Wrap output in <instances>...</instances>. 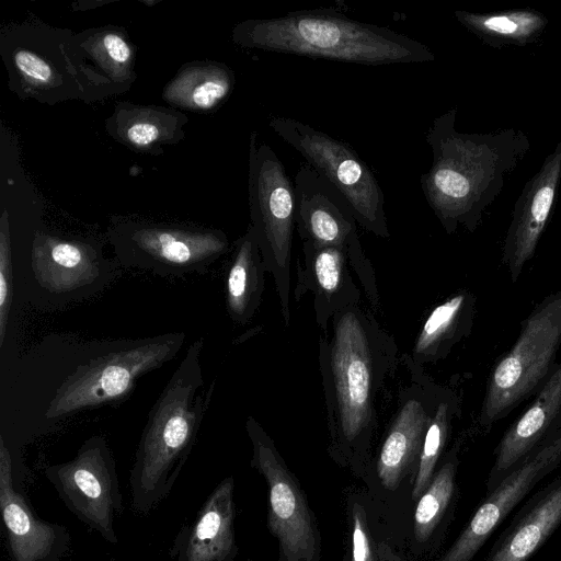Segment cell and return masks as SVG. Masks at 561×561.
<instances>
[{
    "label": "cell",
    "mask_w": 561,
    "mask_h": 561,
    "mask_svg": "<svg viewBox=\"0 0 561 561\" xmlns=\"http://www.w3.org/2000/svg\"><path fill=\"white\" fill-rule=\"evenodd\" d=\"M538 453L557 468L561 462V427L551 436L549 440L538 448Z\"/></svg>",
    "instance_id": "cell-33"
},
{
    "label": "cell",
    "mask_w": 561,
    "mask_h": 561,
    "mask_svg": "<svg viewBox=\"0 0 561 561\" xmlns=\"http://www.w3.org/2000/svg\"><path fill=\"white\" fill-rule=\"evenodd\" d=\"M445 390L421 378L402 391L376 462L377 476L386 489L392 491L399 486L417 465L425 433Z\"/></svg>",
    "instance_id": "cell-14"
},
{
    "label": "cell",
    "mask_w": 561,
    "mask_h": 561,
    "mask_svg": "<svg viewBox=\"0 0 561 561\" xmlns=\"http://www.w3.org/2000/svg\"><path fill=\"white\" fill-rule=\"evenodd\" d=\"M350 561H399L386 545L378 541L365 506L352 501Z\"/></svg>",
    "instance_id": "cell-29"
},
{
    "label": "cell",
    "mask_w": 561,
    "mask_h": 561,
    "mask_svg": "<svg viewBox=\"0 0 561 561\" xmlns=\"http://www.w3.org/2000/svg\"><path fill=\"white\" fill-rule=\"evenodd\" d=\"M118 262L161 277L204 274L230 244L219 230L153 224H124L110 236Z\"/></svg>",
    "instance_id": "cell-9"
},
{
    "label": "cell",
    "mask_w": 561,
    "mask_h": 561,
    "mask_svg": "<svg viewBox=\"0 0 561 561\" xmlns=\"http://www.w3.org/2000/svg\"><path fill=\"white\" fill-rule=\"evenodd\" d=\"M268 126L342 194L362 228L390 237L381 186L350 145L291 117L272 116Z\"/></svg>",
    "instance_id": "cell-8"
},
{
    "label": "cell",
    "mask_w": 561,
    "mask_h": 561,
    "mask_svg": "<svg viewBox=\"0 0 561 561\" xmlns=\"http://www.w3.org/2000/svg\"><path fill=\"white\" fill-rule=\"evenodd\" d=\"M196 339L152 405L130 470L133 507L149 512L171 491L190 456L215 382L204 388L202 352Z\"/></svg>",
    "instance_id": "cell-4"
},
{
    "label": "cell",
    "mask_w": 561,
    "mask_h": 561,
    "mask_svg": "<svg viewBox=\"0 0 561 561\" xmlns=\"http://www.w3.org/2000/svg\"><path fill=\"white\" fill-rule=\"evenodd\" d=\"M31 273L53 302L80 299L103 288L113 266L95 245L50 234L37 236L32 245Z\"/></svg>",
    "instance_id": "cell-13"
},
{
    "label": "cell",
    "mask_w": 561,
    "mask_h": 561,
    "mask_svg": "<svg viewBox=\"0 0 561 561\" xmlns=\"http://www.w3.org/2000/svg\"><path fill=\"white\" fill-rule=\"evenodd\" d=\"M10 69L16 71L18 78L26 88L51 89L60 83V71L55 67L53 59L47 58L44 53L30 46H18L9 53Z\"/></svg>",
    "instance_id": "cell-28"
},
{
    "label": "cell",
    "mask_w": 561,
    "mask_h": 561,
    "mask_svg": "<svg viewBox=\"0 0 561 561\" xmlns=\"http://www.w3.org/2000/svg\"><path fill=\"white\" fill-rule=\"evenodd\" d=\"M186 340L183 332L123 342L77 367L57 388L45 416L76 412L125 400L141 376L172 360Z\"/></svg>",
    "instance_id": "cell-6"
},
{
    "label": "cell",
    "mask_w": 561,
    "mask_h": 561,
    "mask_svg": "<svg viewBox=\"0 0 561 561\" xmlns=\"http://www.w3.org/2000/svg\"><path fill=\"white\" fill-rule=\"evenodd\" d=\"M302 264H297L296 301L308 291L313 295L316 321L321 332L333 314L362 301V293L351 274L346 252L337 247L301 241Z\"/></svg>",
    "instance_id": "cell-18"
},
{
    "label": "cell",
    "mask_w": 561,
    "mask_h": 561,
    "mask_svg": "<svg viewBox=\"0 0 561 561\" xmlns=\"http://www.w3.org/2000/svg\"><path fill=\"white\" fill-rule=\"evenodd\" d=\"M398 347L362 301L333 314L319 340L330 449L365 459L377 426L376 402Z\"/></svg>",
    "instance_id": "cell-1"
},
{
    "label": "cell",
    "mask_w": 561,
    "mask_h": 561,
    "mask_svg": "<svg viewBox=\"0 0 561 561\" xmlns=\"http://www.w3.org/2000/svg\"><path fill=\"white\" fill-rule=\"evenodd\" d=\"M61 501L106 541L117 543L115 519L123 512L115 460L106 440L87 439L69 461L45 469Z\"/></svg>",
    "instance_id": "cell-11"
},
{
    "label": "cell",
    "mask_w": 561,
    "mask_h": 561,
    "mask_svg": "<svg viewBox=\"0 0 561 561\" xmlns=\"http://www.w3.org/2000/svg\"><path fill=\"white\" fill-rule=\"evenodd\" d=\"M167 113L144 108L124 118L123 139L137 149H149L167 139Z\"/></svg>",
    "instance_id": "cell-30"
},
{
    "label": "cell",
    "mask_w": 561,
    "mask_h": 561,
    "mask_svg": "<svg viewBox=\"0 0 561 561\" xmlns=\"http://www.w3.org/2000/svg\"><path fill=\"white\" fill-rule=\"evenodd\" d=\"M100 56L105 59L110 69L123 71L129 68L133 61V48L127 39L118 32L107 31L100 35Z\"/></svg>",
    "instance_id": "cell-32"
},
{
    "label": "cell",
    "mask_w": 561,
    "mask_h": 561,
    "mask_svg": "<svg viewBox=\"0 0 561 561\" xmlns=\"http://www.w3.org/2000/svg\"><path fill=\"white\" fill-rule=\"evenodd\" d=\"M233 479L222 480L201 507L184 536L180 561H232L234 537Z\"/></svg>",
    "instance_id": "cell-21"
},
{
    "label": "cell",
    "mask_w": 561,
    "mask_h": 561,
    "mask_svg": "<svg viewBox=\"0 0 561 561\" xmlns=\"http://www.w3.org/2000/svg\"><path fill=\"white\" fill-rule=\"evenodd\" d=\"M233 83L234 76L229 68L209 64L182 72L168 88L165 99L188 108L208 111L229 95Z\"/></svg>",
    "instance_id": "cell-25"
},
{
    "label": "cell",
    "mask_w": 561,
    "mask_h": 561,
    "mask_svg": "<svg viewBox=\"0 0 561 561\" xmlns=\"http://www.w3.org/2000/svg\"><path fill=\"white\" fill-rule=\"evenodd\" d=\"M294 186L296 229L300 240L344 250L367 298L378 306L379 294L374 268L364 253L357 222L345 198L308 163L298 169Z\"/></svg>",
    "instance_id": "cell-12"
},
{
    "label": "cell",
    "mask_w": 561,
    "mask_h": 561,
    "mask_svg": "<svg viewBox=\"0 0 561 561\" xmlns=\"http://www.w3.org/2000/svg\"><path fill=\"white\" fill-rule=\"evenodd\" d=\"M561 524V476L540 489L499 537L485 561H527Z\"/></svg>",
    "instance_id": "cell-20"
},
{
    "label": "cell",
    "mask_w": 561,
    "mask_h": 561,
    "mask_svg": "<svg viewBox=\"0 0 561 561\" xmlns=\"http://www.w3.org/2000/svg\"><path fill=\"white\" fill-rule=\"evenodd\" d=\"M561 421V362L536 393L531 404L505 431L495 450L494 463L486 481L492 492L537 448L556 433ZM552 434V435H553Z\"/></svg>",
    "instance_id": "cell-17"
},
{
    "label": "cell",
    "mask_w": 561,
    "mask_h": 561,
    "mask_svg": "<svg viewBox=\"0 0 561 561\" xmlns=\"http://www.w3.org/2000/svg\"><path fill=\"white\" fill-rule=\"evenodd\" d=\"M265 273L254 230L249 226L234 243L225 276L226 307L233 322L248 323L259 309Z\"/></svg>",
    "instance_id": "cell-23"
},
{
    "label": "cell",
    "mask_w": 561,
    "mask_h": 561,
    "mask_svg": "<svg viewBox=\"0 0 561 561\" xmlns=\"http://www.w3.org/2000/svg\"><path fill=\"white\" fill-rule=\"evenodd\" d=\"M561 346V290L545 297L523 320L512 347L492 367L479 422L490 428L535 396L557 367Z\"/></svg>",
    "instance_id": "cell-5"
},
{
    "label": "cell",
    "mask_w": 561,
    "mask_h": 561,
    "mask_svg": "<svg viewBox=\"0 0 561 561\" xmlns=\"http://www.w3.org/2000/svg\"><path fill=\"white\" fill-rule=\"evenodd\" d=\"M241 47L368 66L435 60L425 44L387 26L359 22L333 8L298 10L237 24Z\"/></svg>",
    "instance_id": "cell-3"
},
{
    "label": "cell",
    "mask_w": 561,
    "mask_h": 561,
    "mask_svg": "<svg viewBox=\"0 0 561 561\" xmlns=\"http://www.w3.org/2000/svg\"><path fill=\"white\" fill-rule=\"evenodd\" d=\"M454 15L483 44L496 49L535 44L549 24L543 13L529 8L484 13L456 10Z\"/></svg>",
    "instance_id": "cell-24"
},
{
    "label": "cell",
    "mask_w": 561,
    "mask_h": 561,
    "mask_svg": "<svg viewBox=\"0 0 561 561\" xmlns=\"http://www.w3.org/2000/svg\"><path fill=\"white\" fill-rule=\"evenodd\" d=\"M561 181V139L545 158L540 169L527 181L517 197L503 247L502 264L516 283L551 216Z\"/></svg>",
    "instance_id": "cell-15"
},
{
    "label": "cell",
    "mask_w": 561,
    "mask_h": 561,
    "mask_svg": "<svg viewBox=\"0 0 561 561\" xmlns=\"http://www.w3.org/2000/svg\"><path fill=\"white\" fill-rule=\"evenodd\" d=\"M460 402L455 392L446 389L430 422L416 465L412 499L417 501L428 488L435 467L443 454L455 416L459 415Z\"/></svg>",
    "instance_id": "cell-27"
},
{
    "label": "cell",
    "mask_w": 561,
    "mask_h": 561,
    "mask_svg": "<svg viewBox=\"0 0 561 561\" xmlns=\"http://www.w3.org/2000/svg\"><path fill=\"white\" fill-rule=\"evenodd\" d=\"M458 446L446 455L428 488L417 500L414 513V537L425 543L445 516L456 491V472L459 463Z\"/></svg>",
    "instance_id": "cell-26"
},
{
    "label": "cell",
    "mask_w": 561,
    "mask_h": 561,
    "mask_svg": "<svg viewBox=\"0 0 561 561\" xmlns=\"http://www.w3.org/2000/svg\"><path fill=\"white\" fill-rule=\"evenodd\" d=\"M245 430L252 444V467L267 484V527L278 542L279 561H319V531L298 481L254 417H248Z\"/></svg>",
    "instance_id": "cell-10"
},
{
    "label": "cell",
    "mask_w": 561,
    "mask_h": 561,
    "mask_svg": "<svg viewBox=\"0 0 561 561\" xmlns=\"http://www.w3.org/2000/svg\"><path fill=\"white\" fill-rule=\"evenodd\" d=\"M476 296L462 289L437 305L424 321L408 359L416 367L445 358L472 331Z\"/></svg>",
    "instance_id": "cell-22"
},
{
    "label": "cell",
    "mask_w": 561,
    "mask_h": 561,
    "mask_svg": "<svg viewBox=\"0 0 561 561\" xmlns=\"http://www.w3.org/2000/svg\"><path fill=\"white\" fill-rule=\"evenodd\" d=\"M0 508L8 543L14 561H59L66 552V529L34 515L24 497L13 488L12 458L0 436Z\"/></svg>",
    "instance_id": "cell-16"
},
{
    "label": "cell",
    "mask_w": 561,
    "mask_h": 561,
    "mask_svg": "<svg viewBox=\"0 0 561 561\" xmlns=\"http://www.w3.org/2000/svg\"><path fill=\"white\" fill-rule=\"evenodd\" d=\"M13 296V266L7 213L0 226V346L3 345Z\"/></svg>",
    "instance_id": "cell-31"
},
{
    "label": "cell",
    "mask_w": 561,
    "mask_h": 561,
    "mask_svg": "<svg viewBox=\"0 0 561 561\" xmlns=\"http://www.w3.org/2000/svg\"><path fill=\"white\" fill-rule=\"evenodd\" d=\"M249 205L251 227L264 266L274 279L285 324L290 319L291 248L296 228V194L285 165L273 149L250 137Z\"/></svg>",
    "instance_id": "cell-7"
},
{
    "label": "cell",
    "mask_w": 561,
    "mask_h": 561,
    "mask_svg": "<svg viewBox=\"0 0 561 561\" xmlns=\"http://www.w3.org/2000/svg\"><path fill=\"white\" fill-rule=\"evenodd\" d=\"M457 108L437 116L425 140L432 164L421 175L423 195L448 234L473 232L501 195L505 180L526 158L528 135L517 128L489 133L456 129Z\"/></svg>",
    "instance_id": "cell-2"
},
{
    "label": "cell",
    "mask_w": 561,
    "mask_h": 561,
    "mask_svg": "<svg viewBox=\"0 0 561 561\" xmlns=\"http://www.w3.org/2000/svg\"><path fill=\"white\" fill-rule=\"evenodd\" d=\"M554 469L537 448L492 492L486 493L485 500L438 561H471L508 513Z\"/></svg>",
    "instance_id": "cell-19"
}]
</instances>
